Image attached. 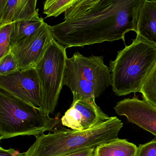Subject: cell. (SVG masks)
Wrapping results in <instances>:
<instances>
[{
	"instance_id": "20",
	"label": "cell",
	"mask_w": 156,
	"mask_h": 156,
	"mask_svg": "<svg viewBox=\"0 0 156 156\" xmlns=\"http://www.w3.org/2000/svg\"><path fill=\"white\" fill-rule=\"evenodd\" d=\"M0 156H24V154H21L19 151L14 149L10 148L6 149L0 147Z\"/></svg>"
},
{
	"instance_id": "17",
	"label": "cell",
	"mask_w": 156,
	"mask_h": 156,
	"mask_svg": "<svg viewBox=\"0 0 156 156\" xmlns=\"http://www.w3.org/2000/svg\"><path fill=\"white\" fill-rule=\"evenodd\" d=\"M13 22L0 26V58L11 52Z\"/></svg>"
},
{
	"instance_id": "16",
	"label": "cell",
	"mask_w": 156,
	"mask_h": 156,
	"mask_svg": "<svg viewBox=\"0 0 156 156\" xmlns=\"http://www.w3.org/2000/svg\"><path fill=\"white\" fill-rule=\"evenodd\" d=\"M143 100L156 108V63L141 90Z\"/></svg>"
},
{
	"instance_id": "15",
	"label": "cell",
	"mask_w": 156,
	"mask_h": 156,
	"mask_svg": "<svg viewBox=\"0 0 156 156\" xmlns=\"http://www.w3.org/2000/svg\"><path fill=\"white\" fill-rule=\"evenodd\" d=\"M79 0H45L43 7V13L45 18L57 17L71 7Z\"/></svg>"
},
{
	"instance_id": "21",
	"label": "cell",
	"mask_w": 156,
	"mask_h": 156,
	"mask_svg": "<svg viewBox=\"0 0 156 156\" xmlns=\"http://www.w3.org/2000/svg\"><path fill=\"white\" fill-rule=\"evenodd\" d=\"M94 148L84 149L72 154H68L62 156H92L94 152Z\"/></svg>"
},
{
	"instance_id": "19",
	"label": "cell",
	"mask_w": 156,
	"mask_h": 156,
	"mask_svg": "<svg viewBox=\"0 0 156 156\" xmlns=\"http://www.w3.org/2000/svg\"><path fill=\"white\" fill-rule=\"evenodd\" d=\"M136 156H156V139L140 144Z\"/></svg>"
},
{
	"instance_id": "13",
	"label": "cell",
	"mask_w": 156,
	"mask_h": 156,
	"mask_svg": "<svg viewBox=\"0 0 156 156\" xmlns=\"http://www.w3.org/2000/svg\"><path fill=\"white\" fill-rule=\"evenodd\" d=\"M38 9L25 19L13 22L11 34V48L16 44L32 35L45 23L44 19L38 14Z\"/></svg>"
},
{
	"instance_id": "14",
	"label": "cell",
	"mask_w": 156,
	"mask_h": 156,
	"mask_svg": "<svg viewBox=\"0 0 156 156\" xmlns=\"http://www.w3.org/2000/svg\"><path fill=\"white\" fill-rule=\"evenodd\" d=\"M137 151L136 145L118 138L97 147L92 156H136Z\"/></svg>"
},
{
	"instance_id": "10",
	"label": "cell",
	"mask_w": 156,
	"mask_h": 156,
	"mask_svg": "<svg viewBox=\"0 0 156 156\" xmlns=\"http://www.w3.org/2000/svg\"><path fill=\"white\" fill-rule=\"evenodd\" d=\"M114 109L117 114L156 136V108L143 100L126 98L117 103Z\"/></svg>"
},
{
	"instance_id": "12",
	"label": "cell",
	"mask_w": 156,
	"mask_h": 156,
	"mask_svg": "<svg viewBox=\"0 0 156 156\" xmlns=\"http://www.w3.org/2000/svg\"><path fill=\"white\" fill-rule=\"evenodd\" d=\"M37 0H8L0 12V26L27 18L36 9Z\"/></svg>"
},
{
	"instance_id": "7",
	"label": "cell",
	"mask_w": 156,
	"mask_h": 156,
	"mask_svg": "<svg viewBox=\"0 0 156 156\" xmlns=\"http://www.w3.org/2000/svg\"><path fill=\"white\" fill-rule=\"evenodd\" d=\"M0 88L36 107H42L41 87L35 68L0 76Z\"/></svg>"
},
{
	"instance_id": "8",
	"label": "cell",
	"mask_w": 156,
	"mask_h": 156,
	"mask_svg": "<svg viewBox=\"0 0 156 156\" xmlns=\"http://www.w3.org/2000/svg\"><path fill=\"white\" fill-rule=\"evenodd\" d=\"M110 117L95 102L94 98L73 100L69 109L61 118L62 125L77 131H85L106 122Z\"/></svg>"
},
{
	"instance_id": "3",
	"label": "cell",
	"mask_w": 156,
	"mask_h": 156,
	"mask_svg": "<svg viewBox=\"0 0 156 156\" xmlns=\"http://www.w3.org/2000/svg\"><path fill=\"white\" fill-rule=\"evenodd\" d=\"M156 63V47L136 36L110 62L111 85L118 96L140 93Z\"/></svg>"
},
{
	"instance_id": "18",
	"label": "cell",
	"mask_w": 156,
	"mask_h": 156,
	"mask_svg": "<svg viewBox=\"0 0 156 156\" xmlns=\"http://www.w3.org/2000/svg\"><path fill=\"white\" fill-rule=\"evenodd\" d=\"M18 70L16 58L11 52L0 58V76H7Z\"/></svg>"
},
{
	"instance_id": "11",
	"label": "cell",
	"mask_w": 156,
	"mask_h": 156,
	"mask_svg": "<svg viewBox=\"0 0 156 156\" xmlns=\"http://www.w3.org/2000/svg\"><path fill=\"white\" fill-rule=\"evenodd\" d=\"M137 36L156 47V1L143 0L140 7L136 31Z\"/></svg>"
},
{
	"instance_id": "5",
	"label": "cell",
	"mask_w": 156,
	"mask_h": 156,
	"mask_svg": "<svg viewBox=\"0 0 156 156\" xmlns=\"http://www.w3.org/2000/svg\"><path fill=\"white\" fill-rule=\"evenodd\" d=\"M64 84L72 92L73 100L96 99L111 85L110 68L102 56H84L77 51L67 59Z\"/></svg>"
},
{
	"instance_id": "6",
	"label": "cell",
	"mask_w": 156,
	"mask_h": 156,
	"mask_svg": "<svg viewBox=\"0 0 156 156\" xmlns=\"http://www.w3.org/2000/svg\"><path fill=\"white\" fill-rule=\"evenodd\" d=\"M66 48L54 38L35 66L42 90L41 110L52 114L57 105L64 86L67 59Z\"/></svg>"
},
{
	"instance_id": "2",
	"label": "cell",
	"mask_w": 156,
	"mask_h": 156,
	"mask_svg": "<svg viewBox=\"0 0 156 156\" xmlns=\"http://www.w3.org/2000/svg\"><path fill=\"white\" fill-rule=\"evenodd\" d=\"M123 123L116 116L85 131L62 128L36 137L24 156H62L94 148L118 138Z\"/></svg>"
},
{
	"instance_id": "1",
	"label": "cell",
	"mask_w": 156,
	"mask_h": 156,
	"mask_svg": "<svg viewBox=\"0 0 156 156\" xmlns=\"http://www.w3.org/2000/svg\"><path fill=\"white\" fill-rule=\"evenodd\" d=\"M143 0H79L64 13V21L51 26L54 39L66 48L122 39L136 31Z\"/></svg>"
},
{
	"instance_id": "22",
	"label": "cell",
	"mask_w": 156,
	"mask_h": 156,
	"mask_svg": "<svg viewBox=\"0 0 156 156\" xmlns=\"http://www.w3.org/2000/svg\"><path fill=\"white\" fill-rule=\"evenodd\" d=\"M8 0H0V12L4 9Z\"/></svg>"
},
{
	"instance_id": "9",
	"label": "cell",
	"mask_w": 156,
	"mask_h": 156,
	"mask_svg": "<svg viewBox=\"0 0 156 156\" xmlns=\"http://www.w3.org/2000/svg\"><path fill=\"white\" fill-rule=\"evenodd\" d=\"M50 26L45 23L32 35L11 48L19 70L34 68L53 39Z\"/></svg>"
},
{
	"instance_id": "4",
	"label": "cell",
	"mask_w": 156,
	"mask_h": 156,
	"mask_svg": "<svg viewBox=\"0 0 156 156\" xmlns=\"http://www.w3.org/2000/svg\"><path fill=\"white\" fill-rule=\"evenodd\" d=\"M59 122L36 107L1 90L0 140L20 136L37 137Z\"/></svg>"
}]
</instances>
